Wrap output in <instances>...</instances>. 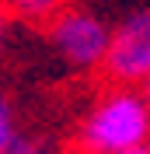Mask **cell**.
Wrapping results in <instances>:
<instances>
[{
    "label": "cell",
    "mask_w": 150,
    "mask_h": 154,
    "mask_svg": "<svg viewBox=\"0 0 150 154\" xmlns=\"http://www.w3.org/2000/svg\"><path fill=\"white\" fill-rule=\"evenodd\" d=\"M10 25H14V18H10L7 11H4V4H0V53H4V46H7V38H10Z\"/></svg>",
    "instance_id": "obj_7"
},
{
    "label": "cell",
    "mask_w": 150,
    "mask_h": 154,
    "mask_svg": "<svg viewBox=\"0 0 150 154\" xmlns=\"http://www.w3.org/2000/svg\"><path fill=\"white\" fill-rule=\"evenodd\" d=\"M140 91H143V98H147V105H150V77H147V81L140 84Z\"/></svg>",
    "instance_id": "obj_9"
},
{
    "label": "cell",
    "mask_w": 150,
    "mask_h": 154,
    "mask_svg": "<svg viewBox=\"0 0 150 154\" xmlns=\"http://www.w3.org/2000/svg\"><path fill=\"white\" fill-rule=\"evenodd\" d=\"M150 144V105L140 88H112L77 126L80 154H119Z\"/></svg>",
    "instance_id": "obj_1"
},
{
    "label": "cell",
    "mask_w": 150,
    "mask_h": 154,
    "mask_svg": "<svg viewBox=\"0 0 150 154\" xmlns=\"http://www.w3.org/2000/svg\"><path fill=\"white\" fill-rule=\"evenodd\" d=\"M0 154H52V147H49V140H46V137L18 130V137H14V140H10V144L4 147Z\"/></svg>",
    "instance_id": "obj_5"
},
{
    "label": "cell",
    "mask_w": 150,
    "mask_h": 154,
    "mask_svg": "<svg viewBox=\"0 0 150 154\" xmlns=\"http://www.w3.org/2000/svg\"><path fill=\"white\" fill-rule=\"evenodd\" d=\"M0 4H4V11H7L10 18L32 21V25L52 21L59 11H63V0H0Z\"/></svg>",
    "instance_id": "obj_4"
},
{
    "label": "cell",
    "mask_w": 150,
    "mask_h": 154,
    "mask_svg": "<svg viewBox=\"0 0 150 154\" xmlns=\"http://www.w3.org/2000/svg\"><path fill=\"white\" fill-rule=\"evenodd\" d=\"M105 70L119 88H140L150 77V7L126 14L112 28Z\"/></svg>",
    "instance_id": "obj_3"
},
{
    "label": "cell",
    "mask_w": 150,
    "mask_h": 154,
    "mask_svg": "<svg viewBox=\"0 0 150 154\" xmlns=\"http://www.w3.org/2000/svg\"><path fill=\"white\" fill-rule=\"evenodd\" d=\"M49 38L70 70H98L108 56L112 28L84 7H63L49 21Z\"/></svg>",
    "instance_id": "obj_2"
},
{
    "label": "cell",
    "mask_w": 150,
    "mask_h": 154,
    "mask_svg": "<svg viewBox=\"0 0 150 154\" xmlns=\"http://www.w3.org/2000/svg\"><path fill=\"white\" fill-rule=\"evenodd\" d=\"M119 154H150V144H143V147H133V151H119Z\"/></svg>",
    "instance_id": "obj_8"
},
{
    "label": "cell",
    "mask_w": 150,
    "mask_h": 154,
    "mask_svg": "<svg viewBox=\"0 0 150 154\" xmlns=\"http://www.w3.org/2000/svg\"><path fill=\"white\" fill-rule=\"evenodd\" d=\"M14 137H18V112L10 105V98L0 91V151H4Z\"/></svg>",
    "instance_id": "obj_6"
}]
</instances>
